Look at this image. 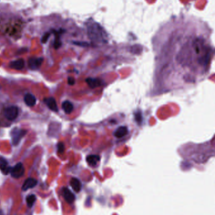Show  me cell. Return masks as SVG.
<instances>
[{
	"label": "cell",
	"instance_id": "cell-1",
	"mask_svg": "<svg viewBox=\"0 0 215 215\" xmlns=\"http://www.w3.org/2000/svg\"><path fill=\"white\" fill-rule=\"evenodd\" d=\"M27 133V131L25 130H22L19 129H14L11 133V141L14 145H18L22 138L24 137Z\"/></svg>",
	"mask_w": 215,
	"mask_h": 215
},
{
	"label": "cell",
	"instance_id": "cell-2",
	"mask_svg": "<svg viewBox=\"0 0 215 215\" xmlns=\"http://www.w3.org/2000/svg\"><path fill=\"white\" fill-rule=\"evenodd\" d=\"M19 115V109L16 106H11L6 108L4 110V116L9 120H14Z\"/></svg>",
	"mask_w": 215,
	"mask_h": 215
},
{
	"label": "cell",
	"instance_id": "cell-3",
	"mask_svg": "<svg viewBox=\"0 0 215 215\" xmlns=\"http://www.w3.org/2000/svg\"><path fill=\"white\" fill-rule=\"evenodd\" d=\"M25 172V168L22 163H19L15 165L13 168H11V175L14 178H19L22 177Z\"/></svg>",
	"mask_w": 215,
	"mask_h": 215
},
{
	"label": "cell",
	"instance_id": "cell-4",
	"mask_svg": "<svg viewBox=\"0 0 215 215\" xmlns=\"http://www.w3.org/2000/svg\"><path fill=\"white\" fill-rule=\"evenodd\" d=\"M43 58H31L28 60V66L31 69L35 70L42 65Z\"/></svg>",
	"mask_w": 215,
	"mask_h": 215
},
{
	"label": "cell",
	"instance_id": "cell-5",
	"mask_svg": "<svg viewBox=\"0 0 215 215\" xmlns=\"http://www.w3.org/2000/svg\"><path fill=\"white\" fill-rule=\"evenodd\" d=\"M62 196L64 198L68 203H72L75 200V196L72 192L68 188H65L62 190Z\"/></svg>",
	"mask_w": 215,
	"mask_h": 215
},
{
	"label": "cell",
	"instance_id": "cell-6",
	"mask_svg": "<svg viewBox=\"0 0 215 215\" xmlns=\"http://www.w3.org/2000/svg\"><path fill=\"white\" fill-rule=\"evenodd\" d=\"M11 168L10 167L7 160L2 157H0V170L3 174L7 175L10 172Z\"/></svg>",
	"mask_w": 215,
	"mask_h": 215
},
{
	"label": "cell",
	"instance_id": "cell-7",
	"mask_svg": "<svg viewBox=\"0 0 215 215\" xmlns=\"http://www.w3.org/2000/svg\"><path fill=\"white\" fill-rule=\"evenodd\" d=\"M44 102L46 104L49 108L53 111L54 112H58V108H57V105L56 101L55 100V99L53 98H46L44 100Z\"/></svg>",
	"mask_w": 215,
	"mask_h": 215
},
{
	"label": "cell",
	"instance_id": "cell-8",
	"mask_svg": "<svg viewBox=\"0 0 215 215\" xmlns=\"http://www.w3.org/2000/svg\"><path fill=\"white\" fill-rule=\"evenodd\" d=\"M37 184V181L36 179L33 178H28L23 184L22 189L24 191H27L28 189L34 188Z\"/></svg>",
	"mask_w": 215,
	"mask_h": 215
},
{
	"label": "cell",
	"instance_id": "cell-9",
	"mask_svg": "<svg viewBox=\"0 0 215 215\" xmlns=\"http://www.w3.org/2000/svg\"><path fill=\"white\" fill-rule=\"evenodd\" d=\"M86 82L91 88H97V87H100L102 84V81L99 79H97V78H89L88 79H86Z\"/></svg>",
	"mask_w": 215,
	"mask_h": 215
},
{
	"label": "cell",
	"instance_id": "cell-10",
	"mask_svg": "<svg viewBox=\"0 0 215 215\" xmlns=\"http://www.w3.org/2000/svg\"><path fill=\"white\" fill-rule=\"evenodd\" d=\"M25 66V61L22 59L12 61L10 64V67L16 70H21Z\"/></svg>",
	"mask_w": 215,
	"mask_h": 215
},
{
	"label": "cell",
	"instance_id": "cell-11",
	"mask_svg": "<svg viewBox=\"0 0 215 215\" xmlns=\"http://www.w3.org/2000/svg\"><path fill=\"white\" fill-rule=\"evenodd\" d=\"M128 133V129L126 126H122L119 127L114 132V136L117 138H122L125 137Z\"/></svg>",
	"mask_w": 215,
	"mask_h": 215
},
{
	"label": "cell",
	"instance_id": "cell-12",
	"mask_svg": "<svg viewBox=\"0 0 215 215\" xmlns=\"http://www.w3.org/2000/svg\"><path fill=\"white\" fill-rule=\"evenodd\" d=\"M100 160V157L97 155H90L87 156L86 162L90 166L94 167L97 165Z\"/></svg>",
	"mask_w": 215,
	"mask_h": 215
},
{
	"label": "cell",
	"instance_id": "cell-13",
	"mask_svg": "<svg viewBox=\"0 0 215 215\" xmlns=\"http://www.w3.org/2000/svg\"><path fill=\"white\" fill-rule=\"evenodd\" d=\"M70 184L71 185V188L75 192L79 193V192L81 191V183L78 179L75 177L72 178L70 181Z\"/></svg>",
	"mask_w": 215,
	"mask_h": 215
},
{
	"label": "cell",
	"instance_id": "cell-14",
	"mask_svg": "<svg viewBox=\"0 0 215 215\" xmlns=\"http://www.w3.org/2000/svg\"><path fill=\"white\" fill-rule=\"evenodd\" d=\"M24 101L28 106H33L36 103V98L32 94H27L24 96Z\"/></svg>",
	"mask_w": 215,
	"mask_h": 215
},
{
	"label": "cell",
	"instance_id": "cell-15",
	"mask_svg": "<svg viewBox=\"0 0 215 215\" xmlns=\"http://www.w3.org/2000/svg\"><path fill=\"white\" fill-rule=\"evenodd\" d=\"M62 108L63 111L66 114L71 113L73 110V104L69 101H64L62 104Z\"/></svg>",
	"mask_w": 215,
	"mask_h": 215
},
{
	"label": "cell",
	"instance_id": "cell-16",
	"mask_svg": "<svg viewBox=\"0 0 215 215\" xmlns=\"http://www.w3.org/2000/svg\"><path fill=\"white\" fill-rule=\"evenodd\" d=\"M36 200V197L35 195L32 194V195H29L28 196H27L26 201H27V205L28 207H32L33 206V205L34 204L35 201Z\"/></svg>",
	"mask_w": 215,
	"mask_h": 215
},
{
	"label": "cell",
	"instance_id": "cell-17",
	"mask_svg": "<svg viewBox=\"0 0 215 215\" xmlns=\"http://www.w3.org/2000/svg\"><path fill=\"white\" fill-rule=\"evenodd\" d=\"M57 147L58 152L60 153V154L63 153L64 151H65V145H64V143H61V142H60L59 143L57 144Z\"/></svg>",
	"mask_w": 215,
	"mask_h": 215
},
{
	"label": "cell",
	"instance_id": "cell-18",
	"mask_svg": "<svg viewBox=\"0 0 215 215\" xmlns=\"http://www.w3.org/2000/svg\"><path fill=\"white\" fill-rule=\"evenodd\" d=\"M61 45V42L60 40V37L57 36L56 40H55V42H54V48L56 49H59Z\"/></svg>",
	"mask_w": 215,
	"mask_h": 215
},
{
	"label": "cell",
	"instance_id": "cell-19",
	"mask_svg": "<svg viewBox=\"0 0 215 215\" xmlns=\"http://www.w3.org/2000/svg\"><path fill=\"white\" fill-rule=\"evenodd\" d=\"M49 37H50V33H45V34L44 35H43L42 39H41L42 43L45 44V43L47 42L48 39H49Z\"/></svg>",
	"mask_w": 215,
	"mask_h": 215
},
{
	"label": "cell",
	"instance_id": "cell-20",
	"mask_svg": "<svg viewBox=\"0 0 215 215\" xmlns=\"http://www.w3.org/2000/svg\"><path fill=\"white\" fill-rule=\"evenodd\" d=\"M68 83L69 85H73L75 83V79L72 77H69L68 79Z\"/></svg>",
	"mask_w": 215,
	"mask_h": 215
},
{
	"label": "cell",
	"instance_id": "cell-21",
	"mask_svg": "<svg viewBox=\"0 0 215 215\" xmlns=\"http://www.w3.org/2000/svg\"><path fill=\"white\" fill-rule=\"evenodd\" d=\"M136 120L138 122H139L141 123V120H142V117H141V113H138L137 114H136Z\"/></svg>",
	"mask_w": 215,
	"mask_h": 215
},
{
	"label": "cell",
	"instance_id": "cell-22",
	"mask_svg": "<svg viewBox=\"0 0 215 215\" xmlns=\"http://www.w3.org/2000/svg\"><path fill=\"white\" fill-rule=\"evenodd\" d=\"M0 215H1V211H0Z\"/></svg>",
	"mask_w": 215,
	"mask_h": 215
}]
</instances>
